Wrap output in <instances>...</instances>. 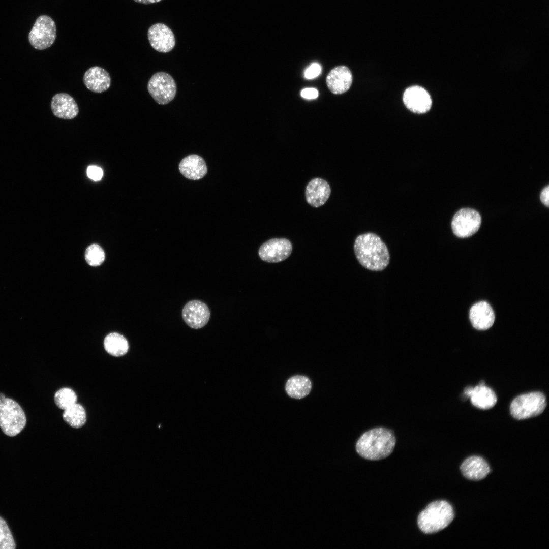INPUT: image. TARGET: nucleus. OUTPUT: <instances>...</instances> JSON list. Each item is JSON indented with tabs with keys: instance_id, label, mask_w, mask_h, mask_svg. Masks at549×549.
I'll list each match as a JSON object with an SVG mask.
<instances>
[{
	"instance_id": "nucleus-15",
	"label": "nucleus",
	"mask_w": 549,
	"mask_h": 549,
	"mask_svg": "<svg viewBox=\"0 0 549 549\" xmlns=\"http://www.w3.org/2000/svg\"><path fill=\"white\" fill-rule=\"evenodd\" d=\"M352 82V75L348 68L339 66L332 69L326 77L328 88L334 94L347 92Z\"/></svg>"
},
{
	"instance_id": "nucleus-9",
	"label": "nucleus",
	"mask_w": 549,
	"mask_h": 549,
	"mask_svg": "<svg viewBox=\"0 0 549 549\" xmlns=\"http://www.w3.org/2000/svg\"><path fill=\"white\" fill-rule=\"evenodd\" d=\"M292 251L291 242L284 238H274L268 240L259 248L258 254L264 261L278 263L285 260Z\"/></svg>"
},
{
	"instance_id": "nucleus-12",
	"label": "nucleus",
	"mask_w": 549,
	"mask_h": 549,
	"mask_svg": "<svg viewBox=\"0 0 549 549\" xmlns=\"http://www.w3.org/2000/svg\"><path fill=\"white\" fill-rule=\"evenodd\" d=\"M406 107L414 113L427 112L432 106V100L428 92L423 87L414 85L407 88L403 97Z\"/></svg>"
},
{
	"instance_id": "nucleus-31",
	"label": "nucleus",
	"mask_w": 549,
	"mask_h": 549,
	"mask_svg": "<svg viewBox=\"0 0 549 549\" xmlns=\"http://www.w3.org/2000/svg\"><path fill=\"white\" fill-rule=\"evenodd\" d=\"M135 2L143 4H150L158 3L162 0H134Z\"/></svg>"
},
{
	"instance_id": "nucleus-32",
	"label": "nucleus",
	"mask_w": 549,
	"mask_h": 549,
	"mask_svg": "<svg viewBox=\"0 0 549 549\" xmlns=\"http://www.w3.org/2000/svg\"><path fill=\"white\" fill-rule=\"evenodd\" d=\"M5 398L4 394L0 393V401L3 400Z\"/></svg>"
},
{
	"instance_id": "nucleus-6",
	"label": "nucleus",
	"mask_w": 549,
	"mask_h": 549,
	"mask_svg": "<svg viewBox=\"0 0 549 549\" xmlns=\"http://www.w3.org/2000/svg\"><path fill=\"white\" fill-rule=\"evenodd\" d=\"M147 90L158 104L166 105L175 98L177 87L175 80L169 74L158 72L149 79Z\"/></svg>"
},
{
	"instance_id": "nucleus-22",
	"label": "nucleus",
	"mask_w": 549,
	"mask_h": 549,
	"mask_svg": "<svg viewBox=\"0 0 549 549\" xmlns=\"http://www.w3.org/2000/svg\"><path fill=\"white\" fill-rule=\"evenodd\" d=\"M104 347L106 351L114 357H121L127 353L129 345L127 339L121 334L112 332L105 338Z\"/></svg>"
},
{
	"instance_id": "nucleus-18",
	"label": "nucleus",
	"mask_w": 549,
	"mask_h": 549,
	"mask_svg": "<svg viewBox=\"0 0 549 549\" xmlns=\"http://www.w3.org/2000/svg\"><path fill=\"white\" fill-rule=\"evenodd\" d=\"M464 395L470 398L474 406L482 409L493 407L497 402L495 392L484 385V383H480L475 387H467L465 389Z\"/></svg>"
},
{
	"instance_id": "nucleus-23",
	"label": "nucleus",
	"mask_w": 549,
	"mask_h": 549,
	"mask_svg": "<svg viewBox=\"0 0 549 549\" xmlns=\"http://www.w3.org/2000/svg\"><path fill=\"white\" fill-rule=\"evenodd\" d=\"M63 418L72 428L78 429L86 422V411L82 405L77 403L64 410Z\"/></svg>"
},
{
	"instance_id": "nucleus-30",
	"label": "nucleus",
	"mask_w": 549,
	"mask_h": 549,
	"mask_svg": "<svg viewBox=\"0 0 549 549\" xmlns=\"http://www.w3.org/2000/svg\"><path fill=\"white\" fill-rule=\"evenodd\" d=\"M540 200L541 202L548 207L549 206V186H547L543 189L542 190L540 196Z\"/></svg>"
},
{
	"instance_id": "nucleus-3",
	"label": "nucleus",
	"mask_w": 549,
	"mask_h": 549,
	"mask_svg": "<svg viewBox=\"0 0 549 549\" xmlns=\"http://www.w3.org/2000/svg\"><path fill=\"white\" fill-rule=\"evenodd\" d=\"M454 511L447 501L438 500L430 503L419 514L417 524L425 534L437 533L447 527L454 518Z\"/></svg>"
},
{
	"instance_id": "nucleus-1",
	"label": "nucleus",
	"mask_w": 549,
	"mask_h": 549,
	"mask_svg": "<svg viewBox=\"0 0 549 549\" xmlns=\"http://www.w3.org/2000/svg\"><path fill=\"white\" fill-rule=\"evenodd\" d=\"M354 250L359 263L367 269L382 271L389 264L388 249L381 238L374 233L358 235L354 241Z\"/></svg>"
},
{
	"instance_id": "nucleus-4",
	"label": "nucleus",
	"mask_w": 549,
	"mask_h": 549,
	"mask_svg": "<svg viewBox=\"0 0 549 549\" xmlns=\"http://www.w3.org/2000/svg\"><path fill=\"white\" fill-rule=\"evenodd\" d=\"M25 413L15 401L5 398L0 401V427L7 436H15L25 427Z\"/></svg>"
},
{
	"instance_id": "nucleus-10",
	"label": "nucleus",
	"mask_w": 549,
	"mask_h": 549,
	"mask_svg": "<svg viewBox=\"0 0 549 549\" xmlns=\"http://www.w3.org/2000/svg\"><path fill=\"white\" fill-rule=\"evenodd\" d=\"M182 317L186 324L193 329H200L208 322L210 311L207 305L199 300H192L182 309Z\"/></svg>"
},
{
	"instance_id": "nucleus-17",
	"label": "nucleus",
	"mask_w": 549,
	"mask_h": 549,
	"mask_svg": "<svg viewBox=\"0 0 549 549\" xmlns=\"http://www.w3.org/2000/svg\"><path fill=\"white\" fill-rule=\"evenodd\" d=\"M495 314L491 306L486 301H480L470 309L469 318L473 326L478 330H486L493 325Z\"/></svg>"
},
{
	"instance_id": "nucleus-5",
	"label": "nucleus",
	"mask_w": 549,
	"mask_h": 549,
	"mask_svg": "<svg viewBox=\"0 0 549 549\" xmlns=\"http://www.w3.org/2000/svg\"><path fill=\"white\" fill-rule=\"evenodd\" d=\"M546 405L544 394L540 392H533L515 398L511 403L510 411L515 419H524L540 414Z\"/></svg>"
},
{
	"instance_id": "nucleus-26",
	"label": "nucleus",
	"mask_w": 549,
	"mask_h": 549,
	"mask_svg": "<svg viewBox=\"0 0 549 549\" xmlns=\"http://www.w3.org/2000/svg\"><path fill=\"white\" fill-rule=\"evenodd\" d=\"M16 544L6 521L0 516V549H14Z\"/></svg>"
},
{
	"instance_id": "nucleus-21",
	"label": "nucleus",
	"mask_w": 549,
	"mask_h": 549,
	"mask_svg": "<svg viewBox=\"0 0 549 549\" xmlns=\"http://www.w3.org/2000/svg\"><path fill=\"white\" fill-rule=\"evenodd\" d=\"M312 389L310 380L306 376L295 375L289 378L285 385V390L290 397L301 399L308 395Z\"/></svg>"
},
{
	"instance_id": "nucleus-14",
	"label": "nucleus",
	"mask_w": 549,
	"mask_h": 549,
	"mask_svg": "<svg viewBox=\"0 0 549 549\" xmlns=\"http://www.w3.org/2000/svg\"><path fill=\"white\" fill-rule=\"evenodd\" d=\"M51 109L56 117L72 119L79 113V108L74 99L67 93H58L52 98Z\"/></svg>"
},
{
	"instance_id": "nucleus-2",
	"label": "nucleus",
	"mask_w": 549,
	"mask_h": 549,
	"mask_svg": "<svg viewBox=\"0 0 549 549\" xmlns=\"http://www.w3.org/2000/svg\"><path fill=\"white\" fill-rule=\"evenodd\" d=\"M396 438L390 430L382 427L364 432L356 444V450L361 457L370 460H380L388 456L393 451Z\"/></svg>"
},
{
	"instance_id": "nucleus-11",
	"label": "nucleus",
	"mask_w": 549,
	"mask_h": 549,
	"mask_svg": "<svg viewBox=\"0 0 549 549\" xmlns=\"http://www.w3.org/2000/svg\"><path fill=\"white\" fill-rule=\"evenodd\" d=\"M147 36L151 46L159 52H169L175 45L172 31L163 23H158L151 26L148 30Z\"/></svg>"
},
{
	"instance_id": "nucleus-16",
	"label": "nucleus",
	"mask_w": 549,
	"mask_h": 549,
	"mask_svg": "<svg viewBox=\"0 0 549 549\" xmlns=\"http://www.w3.org/2000/svg\"><path fill=\"white\" fill-rule=\"evenodd\" d=\"M83 80L86 88L96 93H101L107 90L111 84V77L109 73L99 66L89 68L85 72Z\"/></svg>"
},
{
	"instance_id": "nucleus-20",
	"label": "nucleus",
	"mask_w": 549,
	"mask_h": 549,
	"mask_svg": "<svg viewBox=\"0 0 549 549\" xmlns=\"http://www.w3.org/2000/svg\"><path fill=\"white\" fill-rule=\"evenodd\" d=\"M460 469L465 477L474 480L483 479L490 472V467L486 461L477 456L466 459L462 464Z\"/></svg>"
},
{
	"instance_id": "nucleus-29",
	"label": "nucleus",
	"mask_w": 549,
	"mask_h": 549,
	"mask_svg": "<svg viewBox=\"0 0 549 549\" xmlns=\"http://www.w3.org/2000/svg\"><path fill=\"white\" fill-rule=\"evenodd\" d=\"M301 96L306 99H315L318 96V92L314 88H305L301 92Z\"/></svg>"
},
{
	"instance_id": "nucleus-27",
	"label": "nucleus",
	"mask_w": 549,
	"mask_h": 549,
	"mask_svg": "<svg viewBox=\"0 0 549 549\" xmlns=\"http://www.w3.org/2000/svg\"><path fill=\"white\" fill-rule=\"evenodd\" d=\"M86 172L88 177L94 181L100 180L103 174L102 169L100 167L95 165L88 166Z\"/></svg>"
},
{
	"instance_id": "nucleus-19",
	"label": "nucleus",
	"mask_w": 549,
	"mask_h": 549,
	"mask_svg": "<svg viewBox=\"0 0 549 549\" xmlns=\"http://www.w3.org/2000/svg\"><path fill=\"white\" fill-rule=\"evenodd\" d=\"M179 169L186 178L198 180L203 178L207 173V167L203 159L197 155H190L180 162Z\"/></svg>"
},
{
	"instance_id": "nucleus-8",
	"label": "nucleus",
	"mask_w": 549,
	"mask_h": 549,
	"mask_svg": "<svg viewBox=\"0 0 549 549\" xmlns=\"http://www.w3.org/2000/svg\"><path fill=\"white\" fill-rule=\"evenodd\" d=\"M481 223L480 215L475 210L464 208L454 215L451 221L453 233L460 238H466L475 234Z\"/></svg>"
},
{
	"instance_id": "nucleus-13",
	"label": "nucleus",
	"mask_w": 549,
	"mask_h": 549,
	"mask_svg": "<svg viewBox=\"0 0 549 549\" xmlns=\"http://www.w3.org/2000/svg\"><path fill=\"white\" fill-rule=\"evenodd\" d=\"M331 194V188L327 181L321 178H315L307 184L305 197L307 203L314 207L323 205Z\"/></svg>"
},
{
	"instance_id": "nucleus-28",
	"label": "nucleus",
	"mask_w": 549,
	"mask_h": 549,
	"mask_svg": "<svg viewBox=\"0 0 549 549\" xmlns=\"http://www.w3.org/2000/svg\"><path fill=\"white\" fill-rule=\"evenodd\" d=\"M321 71V67L318 64L313 63L305 71L304 76L307 79H313L318 76Z\"/></svg>"
},
{
	"instance_id": "nucleus-7",
	"label": "nucleus",
	"mask_w": 549,
	"mask_h": 549,
	"mask_svg": "<svg viewBox=\"0 0 549 549\" xmlns=\"http://www.w3.org/2000/svg\"><path fill=\"white\" fill-rule=\"evenodd\" d=\"M56 36L55 22L49 16L42 15L36 20L28 34V40L35 49L44 50L53 44Z\"/></svg>"
},
{
	"instance_id": "nucleus-24",
	"label": "nucleus",
	"mask_w": 549,
	"mask_h": 549,
	"mask_svg": "<svg viewBox=\"0 0 549 549\" xmlns=\"http://www.w3.org/2000/svg\"><path fill=\"white\" fill-rule=\"evenodd\" d=\"M54 400L56 405L64 410L77 403V396L72 389L63 387L55 392Z\"/></svg>"
},
{
	"instance_id": "nucleus-25",
	"label": "nucleus",
	"mask_w": 549,
	"mask_h": 549,
	"mask_svg": "<svg viewBox=\"0 0 549 549\" xmlns=\"http://www.w3.org/2000/svg\"><path fill=\"white\" fill-rule=\"evenodd\" d=\"M105 255L103 249L98 245L92 244L88 246L85 252V259L87 264L96 267L103 263Z\"/></svg>"
}]
</instances>
